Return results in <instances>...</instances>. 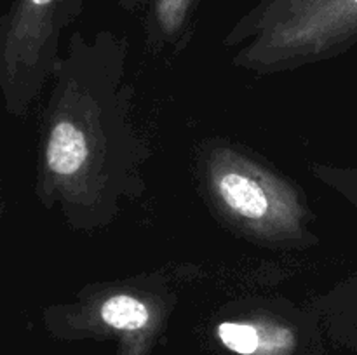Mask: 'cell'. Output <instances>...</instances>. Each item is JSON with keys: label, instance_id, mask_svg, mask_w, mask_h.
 <instances>
[{"label": "cell", "instance_id": "6da1fadb", "mask_svg": "<svg viewBox=\"0 0 357 355\" xmlns=\"http://www.w3.org/2000/svg\"><path fill=\"white\" fill-rule=\"evenodd\" d=\"M211 183L223 207L261 235L296 233L303 207L295 190L251 160L223 153L213 162Z\"/></svg>", "mask_w": 357, "mask_h": 355}, {"label": "cell", "instance_id": "7a4b0ae2", "mask_svg": "<svg viewBox=\"0 0 357 355\" xmlns=\"http://www.w3.org/2000/svg\"><path fill=\"white\" fill-rule=\"evenodd\" d=\"M216 336L227 350L237 355H291L298 340L291 327L271 320L222 322Z\"/></svg>", "mask_w": 357, "mask_h": 355}, {"label": "cell", "instance_id": "3957f363", "mask_svg": "<svg viewBox=\"0 0 357 355\" xmlns=\"http://www.w3.org/2000/svg\"><path fill=\"white\" fill-rule=\"evenodd\" d=\"M100 317L112 329L138 333L149 326L152 315L142 299L129 294H115L101 305Z\"/></svg>", "mask_w": 357, "mask_h": 355}]
</instances>
